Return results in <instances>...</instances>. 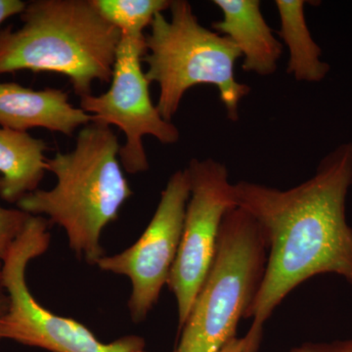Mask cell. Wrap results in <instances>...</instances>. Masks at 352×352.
<instances>
[{
  "label": "cell",
  "instance_id": "8fae6325",
  "mask_svg": "<svg viewBox=\"0 0 352 352\" xmlns=\"http://www.w3.org/2000/svg\"><path fill=\"white\" fill-rule=\"evenodd\" d=\"M222 20L212 29L237 46L244 58L242 68L261 76L273 75L283 54V43L264 19L259 0H214Z\"/></svg>",
  "mask_w": 352,
  "mask_h": 352
},
{
  "label": "cell",
  "instance_id": "ac0fdd59",
  "mask_svg": "<svg viewBox=\"0 0 352 352\" xmlns=\"http://www.w3.org/2000/svg\"><path fill=\"white\" fill-rule=\"evenodd\" d=\"M8 305L9 298L2 279V263L0 261V318L6 314Z\"/></svg>",
  "mask_w": 352,
  "mask_h": 352
},
{
  "label": "cell",
  "instance_id": "d6986e66",
  "mask_svg": "<svg viewBox=\"0 0 352 352\" xmlns=\"http://www.w3.org/2000/svg\"><path fill=\"white\" fill-rule=\"evenodd\" d=\"M245 349H247V344L244 338L243 339L235 338L222 347L219 352H245Z\"/></svg>",
  "mask_w": 352,
  "mask_h": 352
},
{
  "label": "cell",
  "instance_id": "6da1fadb",
  "mask_svg": "<svg viewBox=\"0 0 352 352\" xmlns=\"http://www.w3.org/2000/svg\"><path fill=\"white\" fill-rule=\"evenodd\" d=\"M352 187V142L321 160L314 175L288 190L240 182L234 184L237 207L252 215L268 245L263 284L245 319L244 338L256 352L264 323L296 287L320 274H335L352 286V227L346 199Z\"/></svg>",
  "mask_w": 352,
  "mask_h": 352
},
{
  "label": "cell",
  "instance_id": "30bf717a",
  "mask_svg": "<svg viewBox=\"0 0 352 352\" xmlns=\"http://www.w3.org/2000/svg\"><path fill=\"white\" fill-rule=\"evenodd\" d=\"M91 122L92 116L72 105L64 90H34L0 82V127L22 132L41 127L73 136L78 127Z\"/></svg>",
  "mask_w": 352,
  "mask_h": 352
},
{
  "label": "cell",
  "instance_id": "8992f818",
  "mask_svg": "<svg viewBox=\"0 0 352 352\" xmlns=\"http://www.w3.org/2000/svg\"><path fill=\"white\" fill-rule=\"evenodd\" d=\"M50 221L32 215L2 261V279L9 298L0 318V340H8L51 352H144V340L127 336L105 344L80 322L52 314L34 298L25 280L32 259L50 248Z\"/></svg>",
  "mask_w": 352,
  "mask_h": 352
},
{
  "label": "cell",
  "instance_id": "9a60e30c",
  "mask_svg": "<svg viewBox=\"0 0 352 352\" xmlns=\"http://www.w3.org/2000/svg\"><path fill=\"white\" fill-rule=\"evenodd\" d=\"M32 215L19 208L0 206V261H3Z\"/></svg>",
  "mask_w": 352,
  "mask_h": 352
},
{
  "label": "cell",
  "instance_id": "e0dca14e",
  "mask_svg": "<svg viewBox=\"0 0 352 352\" xmlns=\"http://www.w3.org/2000/svg\"><path fill=\"white\" fill-rule=\"evenodd\" d=\"M25 6L27 2L22 0H0V25L9 18L20 15Z\"/></svg>",
  "mask_w": 352,
  "mask_h": 352
},
{
  "label": "cell",
  "instance_id": "7c38bea8",
  "mask_svg": "<svg viewBox=\"0 0 352 352\" xmlns=\"http://www.w3.org/2000/svg\"><path fill=\"white\" fill-rule=\"evenodd\" d=\"M43 139L0 127V198L17 205L38 189L47 170Z\"/></svg>",
  "mask_w": 352,
  "mask_h": 352
},
{
  "label": "cell",
  "instance_id": "ba28073f",
  "mask_svg": "<svg viewBox=\"0 0 352 352\" xmlns=\"http://www.w3.org/2000/svg\"><path fill=\"white\" fill-rule=\"evenodd\" d=\"M186 170L190 198L182 241L168 281L177 302L180 330L214 258L224 215L237 207L226 164L214 159H192Z\"/></svg>",
  "mask_w": 352,
  "mask_h": 352
},
{
  "label": "cell",
  "instance_id": "5bb4252c",
  "mask_svg": "<svg viewBox=\"0 0 352 352\" xmlns=\"http://www.w3.org/2000/svg\"><path fill=\"white\" fill-rule=\"evenodd\" d=\"M102 17L122 34H144L157 13L170 9V0H92Z\"/></svg>",
  "mask_w": 352,
  "mask_h": 352
},
{
  "label": "cell",
  "instance_id": "2e32d148",
  "mask_svg": "<svg viewBox=\"0 0 352 352\" xmlns=\"http://www.w3.org/2000/svg\"><path fill=\"white\" fill-rule=\"evenodd\" d=\"M289 352H352V339L330 342H305Z\"/></svg>",
  "mask_w": 352,
  "mask_h": 352
},
{
  "label": "cell",
  "instance_id": "52a82bcc",
  "mask_svg": "<svg viewBox=\"0 0 352 352\" xmlns=\"http://www.w3.org/2000/svg\"><path fill=\"white\" fill-rule=\"evenodd\" d=\"M145 53L144 34H122L108 91L80 98V109L91 115L94 122L118 126L124 132L126 142L120 146V162L132 175L149 170L143 145L145 135L164 145L175 144L180 139L177 127L163 119L153 104L150 82L141 65Z\"/></svg>",
  "mask_w": 352,
  "mask_h": 352
},
{
  "label": "cell",
  "instance_id": "7a4b0ae2",
  "mask_svg": "<svg viewBox=\"0 0 352 352\" xmlns=\"http://www.w3.org/2000/svg\"><path fill=\"white\" fill-rule=\"evenodd\" d=\"M120 149L110 126L90 122L78 132L72 151L47 157V170L56 176V185L38 189L17 204L23 212L47 217L50 223L61 226L69 248L89 264L105 256L102 232L133 194L122 171Z\"/></svg>",
  "mask_w": 352,
  "mask_h": 352
},
{
  "label": "cell",
  "instance_id": "3957f363",
  "mask_svg": "<svg viewBox=\"0 0 352 352\" xmlns=\"http://www.w3.org/2000/svg\"><path fill=\"white\" fill-rule=\"evenodd\" d=\"M22 27L0 30V75L18 71L66 76L76 95H91L94 82H111L122 32L92 0H32Z\"/></svg>",
  "mask_w": 352,
  "mask_h": 352
},
{
  "label": "cell",
  "instance_id": "5b68a950",
  "mask_svg": "<svg viewBox=\"0 0 352 352\" xmlns=\"http://www.w3.org/2000/svg\"><path fill=\"white\" fill-rule=\"evenodd\" d=\"M268 245L258 222L239 207L224 215L214 258L175 352H219L236 338L263 284Z\"/></svg>",
  "mask_w": 352,
  "mask_h": 352
},
{
  "label": "cell",
  "instance_id": "277c9868",
  "mask_svg": "<svg viewBox=\"0 0 352 352\" xmlns=\"http://www.w3.org/2000/svg\"><path fill=\"white\" fill-rule=\"evenodd\" d=\"M170 20L157 13L145 36L148 82L160 87L157 109L171 122L185 94L200 85H214L231 122L239 120L240 102L251 92L238 82L236 62L242 57L230 38L204 27L186 0H173Z\"/></svg>",
  "mask_w": 352,
  "mask_h": 352
},
{
  "label": "cell",
  "instance_id": "9c48e42d",
  "mask_svg": "<svg viewBox=\"0 0 352 352\" xmlns=\"http://www.w3.org/2000/svg\"><path fill=\"white\" fill-rule=\"evenodd\" d=\"M189 198L188 171L186 168L175 171L138 242L120 254L104 256L97 261L101 270L131 280L129 308L134 322L145 320L159 300L164 284H168L182 241Z\"/></svg>",
  "mask_w": 352,
  "mask_h": 352
},
{
  "label": "cell",
  "instance_id": "4fadbf2b",
  "mask_svg": "<svg viewBox=\"0 0 352 352\" xmlns=\"http://www.w3.org/2000/svg\"><path fill=\"white\" fill-rule=\"evenodd\" d=\"M303 0H276L280 18V38L289 50L287 73L298 82H321L330 72L322 60L320 46L312 38L305 17Z\"/></svg>",
  "mask_w": 352,
  "mask_h": 352
}]
</instances>
